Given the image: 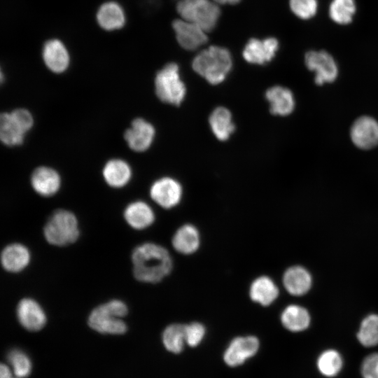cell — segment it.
<instances>
[{"instance_id":"cell-34","label":"cell","mask_w":378,"mask_h":378,"mask_svg":"<svg viewBox=\"0 0 378 378\" xmlns=\"http://www.w3.org/2000/svg\"><path fill=\"white\" fill-rule=\"evenodd\" d=\"M205 335L204 326L197 322L186 325V342L190 346H197Z\"/></svg>"},{"instance_id":"cell-20","label":"cell","mask_w":378,"mask_h":378,"mask_svg":"<svg viewBox=\"0 0 378 378\" xmlns=\"http://www.w3.org/2000/svg\"><path fill=\"white\" fill-rule=\"evenodd\" d=\"M96 20L101 28L111 31L122 28L126 22V16L120 4L109 1L99 6L96 13Z\"/></svg>"},{"instance_id":"cell-31","label":"cell","mask_w":378,"mask_h":378,"mask_svg":"<svg viewBox=\"0 0 378 378\" xmlns=\"http://www.w3.org/2000/svg\"><path fill=\"white\" fill-rule=\"evenodd\" d=\"M341 355L334 349L323 351L317 360V367L320 372L326 377L337 375L342 368Z\"/></svg>"},{"instance_id":"cell-6","label":"cell","mask_w":378,"mask_h":378,"mask_svg":"<svg viewBox=\"0 0 378 378\" xmlns=\"http://www.w3.org/2000/svg\"><path fill=\"white\" fill-rule=\"evenodd\" d=\"M155 90L158 99L166 104L180 105L186 93L177 64L170 62L158 71L155 78Z\"/></svg>"},{"instance_id":"cell-8","label":"cell","mask_w":378,"mask_h":378,"mask_svg":"<svg viewBox=\"0 0 378 378\" xmlns=\"http://www.w3.org/2000/svg\"><path fill=\"white\" fill-rule=\"evenodd\" d=\"M304 62L307 69L315 73L314 81L318 85L332 83L337 77L336 62L325 50L307 52L304 56Z\"/></svg>"},{"instance_id":"cell-27","label":"cell","mask_w":378,"mask_h":378,"mask_svg":"<svg viewBox=\"0 0 378 378\" xmlns=\"http://www.w3.org/2000/svg\"><path fill=\"white\" fill-rule=\"evenodd\" d=\"M230 111L223 106L216 108L209 118L210 128L220 141H226L234 130Z\"/></svg>"},{"instance_id":"cell-32","label":"cell","mask_w":378,"mask_h":378,"mask_svg":"<svg viewBox=\"0 0 378 378\" xmlns=\"http://www.w3.org/2000/svg\"><path fill=\"white\" fill-rule=\"evenodd\" d=\"M7 358L17 377L24 378L29 375L31 362L27 354L20 349H13L8 353Z\"/></svg>"},{"instance_id":"cell-10","label":"cell","mask_w":378,"mask_h":378,"mask_svg":"<svg viewBox=\"0 0 378 378\" xmlns=\"http://www.w3.org/2000/svg\"><path fill=\"white\" fill-rule=\"evenodd\" d=\"M17 318L27 330L38 331L46 325L47 316L41 305L34 299L24 298L17 305Z\"/></svg>"},{"instance_id":"cell-18","label":"cell","mask_w":378,"mask_h":378,"mask_svg":"<svg viewBox=\"0 0 378 378\" xmlns=\"http://www.w3.org/2000/svg\"><path fill=\"white\" fill-rule=\"evenodd\" d=\"M283 285L290 295L302 296L307 294L312 286V276L304 267L294 265L288 267L283 275Z\"/></svg>"},{"instance_id":"cell-3","label":"cell","mask_w":378,"mask_h":378,"mask_svg":"<svg viewBox=\"0 0 378 378\" xmlns=\"http://www.w3.org/2000/svg\"><path fill=\"white\" fill-rule=\"evenodd\" d=\"M127 313V304L120 300L113 299L95 307L90 312L88 323L99 333L122 335L127 330L122 319Z\"/></svg>"},{"instance_id":"cell-1","label":"cell","mask_w":378,"mask_h":378,"mask_svg":"<svg viewBox=\"0 0 378 378\" xmlns=\"http://www.w3.org/2000/svg\"><path fill=\"white\" fill-rule=\"evenodd\" d=\"M131 259L134 276L144 283L160 282L169 274L173 267L168 251L162 246L150 242L135 247Z\"/></svg>"},{"instance_id":"cell-9","label":"cell","mask_w":378,"mask_h":378,"mask_svg":"<svg viewBox=\"0 0 378 378\" xmlns=\"http://www.w3.org/2000/svg\"><path fill=\"white\" fill-rule=\"evenodd\" d=\"M183 190L180 183L170 177L155 181L150 189L153 200L164 209L176 206L181 201Z\"/></svg>"},{"instance_id":"cell-14","label":"cell","mask_w":378,"mask_h":378,"mask_svg":"<svg viewBox=\"0 0 378 378\" xmlns=\"http://www.w3.org/2000/svg\"><path fill=\"white\" fill-rule=\"evenodd\" d=\"M259 348V341L254 336L237 337L230 344L224 354V360L230 366L242 364L254 356Z\"/></svg>"},{"instance_id":"cell-37","label":"cell","mask_w":378,"mask_h":378,"mask_svg":"<svg viewBox=\"0 0 378 378\" xmlns=\"http://www.w3.org/2000/svg\"><path fill=\"white\" fill-rule=\"evenodd\" d=\"M213 1L214 2H216V4H218V5H220V4H232V5H234V4H237L239 2H240L241 0H213Z\"/></svg>"},{"instance_id":"cell-15","label":"cell","mask_w":378,"mask_h":378,"mask_svg":"<svg viewBox=\"0 0 378 378\" xmlns=\"http://www.w3.org/2000/svg\"><path fill=\"white\" fill-rule=\"evenodd\" d=\"M350 135L357 147L372 148L378 144V122L371 117L362 116L354 122Z\"/></svg>"},{"instance_id":"cell-12","label":"cell","mask_w":378,"mask_h":378,"mask_svg":"<svg viewBox=\"0 0 378 378\" xmlns=\"http://www.w3.org/2000/svg\"><path fill=\"white\" fill-rule=\"evenodd\" d=\"M155 135L153 125L141 118H137L132 120L131 127L125 131L124 139L132 150L144 152L150 147Z\"/></svg>"},{"instance_id":"cell-28","label":"cell","mask_w":378,"mask_h":378,"mask_svg":"<svg viewBox=\"0 0 378 378\" xmlns=\"http://www.w3.org/2000/svg\"><path fill=\"white\" fill-rule=\"evenodd\" d=\"M356 336L364 346L371 347L378 344L377 314H369L362 320Z\"/></svg>"},{"instance_id":"cell-13","label":"cell","mask_w":378,"mask_h":378,"mask_svg":"<svg viewBox=\"0 0 378 378\" xmlns=\"http://www.w3.org/2000/svg\"><path fill=\"white\" fill-rule=\"evenodd\" d=\"M178 44L187 50H195L208 41L207 32L198 25L185 20L176 19L172 22Z\"/></svg>"},{"instance_id":"cell-29","label":"cell","mask_w":378,"mask_h":378,"mask_svg":"<svg viewBox=\"0 0 378 378\" xmlns=\"http://www.w3.org/2000/svg\"><path fill=\"white\" fill-rule=\"evenodd\" d=\"M162 342L168 351L180 353L186 342V325L174 323L168 326L163 332Z\"/></svg>"},{"instance_id":"cell-11","label":"cell","mask_w":378,"mask_h":378,"mask_svg":"<svg viewBox=\"0 0 378 378\" xmlns=\"http://www.w3.org/2000/svg\"><path fill=\"white\" fill-rule=\"evenodd\" d=\"M279 49V42L274 37L264 39L252 38L245 45L242 55L248 63L262 65L270 62Z\"/></svg>"},{"instance_id":"cell-16","label":"cell","mask_w":378,"mask_h":378,"mask_svg":"<svg viewBox=\"0 0 378 378\" xmlns=\"http://www.w3.org/2000/svg\"><path fill=\"white\" fill-rule=\"evenodd\" d=\"M42 57L48 69L52 72H64L70 63V55L64 43L57 38L47 41L42 49Z\"/></svg>"},{"instance_id":"cell-21","label":"cell","mask_w":378,"mask_h":378,"mask_svg":"<svg viewBox=\"0 0 378 378\" xmlns=\"http://www.w3.org/2000/svg\"><path fill=\"white\" fill-rule=\"evenodd\" d=\"M265 97L270 103V110L273 115H288L295 108L293 94L285 87L275 85L270 88L265 92Z\"/></svg>"},{"instance_id":"cell-24","label":"cell","mask_w":378,"mask_h":378,"mask_svg":"<svg viewBox=\"0 0 378 378\" xmlns=\"http://www.w3.org/2000/svg\"><path fill=\"white\" fill-rule=\"evenodd\" d=\"M102 174L108 186L119 188L128 183L132 176V170L127 162L121 159H112L105 164Z\"/></svg>"},{"instance_id":"cell-25","label":"cell","mask_w":378,"mask_h":378,"mask_svg":"<svg viewBox=\"0 0 378 378\" xmlns=\"http://www.w3.org/2000/svg\"><path fill=\"white\" fill-rule=\"evenodd\" d=\"M174 249L181 253L188 255L195 252L200 246V237L197 229L191 224L180 227L172 238Z\"/></svg>"},{"instance_id":"cell-23","label":"cell","mask_w":378,"mask_h":378,"mask_svg":"<svg viewBox=\"0 0 378 378\" xmlns=\"http://www.w3.org/2000/svg\"><path fill=\"white\" fill-rule=\"evenodd\" d=\"M279 294V288L274 281L267 276L255 279L249 289L251 299L262 306L273 303Z\"/></svg>"},{"instance_id":"cell-30","label":"cell","mask_w":378,"mask_h":378,"mask_svg":"<svg viewBox=\"0 0 378 378\" xmlns=\"http://www.w3.org/2000/svg\"><path fill=\"white\" fill-rule=\"evenodd\" d=\"M356 10L355 0H332L329 15L335 22L346 24L351 22Z\"/></svg>"},{"instance_id":"cell-19","label":"cell","mask_w":378,"mask_h":378,"mask_svg":"<svg viewBox=\"0 0 378 378\" xmlns=\"http://www.w3.org/2000/svg\"><path fill=\"white\" fill-rule=\"evenodd\" d=\"M30 260L31 253L29 248L20 243L10 244L1 251V265L8 272H22L29 265Z\"/></svg>"},{"instance_id":"cell-4","label":"cell","mask_w":378,"mask_h":378,"mask_svg":"<svg viewBox=\"0 0 378 378\" xmlns=\"http://www.w3.org/2000/svg\"><path fill=\"white\" fill-rule=\"evenodd\" d=\"M43 234L46 240L53 246H64L73 244L80 235L78 219L70 211L57 209L47 220Z\"/></svg>"},{"instance_id":"cell-2","label":"cell","mask_w":378,"mask_h":378,"mask_svg":"<svg viewBox=\"0 0 378 378\" xmlns=\"http://www.w3.org/2000/svg\"><path fill=\"white\" fill-rule=\"evenodd\" d=\"M193 70L211 85L222 83L232 67L230 51L221 46H211L200 51L192 62Z\"/></svg>"},{"instance_id":"cell-36","label":"cell","mask_w":378,"mask_h":378,"mask_svg":"<svg viewBox=\"0 0 378 378\" xmlns=\"http://www.w3.org/2000/svg\"><path fill=\"white\" fill-rule=\"evenodd\" d=\"M0 378H18L15 374L13 375L9 368L2 363L0 368Z\"/></svg>"},{"instance_id":"cell-17","label":"cell","mask_w":378,"mask_h":378,"mask_svg":"<svg viewBox=\"0 0 378 378\" xmlns=\"http://www.w3.org/2000/svg\"><path fill=\"white\" fill-rule=\"evenodd\" d=\"M30 181L34 190L43 197L55 195L61 186V178L57 172L45 166L34 170Z\"/></svg>"},{"instance_id":"cell-7","label":"cell","mask_w":378,"mask_h":378,"mask_svg":"<svg viewBox=\"0 0 378 378\" xmlns=\"http://www.w3.org/2000/svg\"><path fill=\"white\" fill-rule=\"evenodd\" d=\"M34 125L31 113L24 108H17L10 113H2L0 117V139L8 146L22 144L25 134Z\"/></svg>"},{"instance_id":"cell-35","label":"cell","mask_w":378,"mask_h":378,"mask_svg":"<svg viewBox=\"0 0 378 378\" xmlns=\"http://www.w3.org/2000/svg\"><path fill=\"white\" fill-rule=\"evenodd\" d=\"M360 371L363 378H378V353L371 354L364 358Z\"/></svg>"},{"instance_id":"cell-26","label":"cell","mask_w":378,"mask_h":378,"mask_svg":"<svg viewBox=\"0 0 378 378\" xmlns=\"http://www.w3.org/2000/svg\"><path fill=\"white\" fill-rule=\"evenodd\" d=\"M281 322L289 331L300 332L309 328L311 316L305 307L298 304H290L281 312Z\"/></svg>"},{"instance_id":"cell-33","label":"cell","mask_w":378,"mask_h":378,"mask_svg":"<svg viewBox=\"0 0 378 378\" xmlns=\"http://www.w3.org/2000/svg\"><path fill=\"white\" fill-rule=\"evenodd\" d=\"M289 6L297 17L307 20L316 14L318 3L316 0H289Z\"/></svg>"},{"instance_id":"cell-22","label":"cell","mask_w":378,"mask_h":378,"mask_svg":"<svg viewBox=\"0 0 378 378\" xmlns=\"http://www.w3.org/2000/svg\"><path fill=\"white\" fill-rule=\"evenodd\" d=\"M123 216L127 223L135 230L146 229L155 220L152 208L141 200L129 204L124 210Z\"/></svg>"},{"instance_id":"cell-5","label":"cell","mask_w":378,"mask_h":378,"mask_svg":"<svg viewBox=\"0 0 378 378\" xmlns=\"http://www.w3.org/2000/svg\"><path fill=\"white\" fill-rule=\"evenodd\" d=\"M176 10L181 19L198 25L207 33L216 27L220 15L218 4L213 0H180Z\"/></svg>"}]
</instances>
